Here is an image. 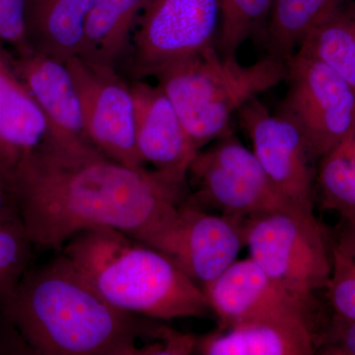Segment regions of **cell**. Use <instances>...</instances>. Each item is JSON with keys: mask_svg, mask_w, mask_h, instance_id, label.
Listing matches in <instances>:
<instances>
[{"mask_svg": "<svg viewBox=\"0 0 355 355\" xmlns=\"http://www.w3.org/2000/svg\"><path fill=\"white\" fill-rule=\"evenodd\" d=\"M135 139L144 164L158 171L188 179L198 153L169 98L158 85L135 81L132 85Z\"/></svg>", "mask_w": 355, "mask_h": 355, "instance_id": "13", "label": "cell"}, {"mask_svg": "<svg viewBox=\"0 0 355 355\" xmlns=\"http://www.w3.org/2000/svg\"><path fill=\"white\" fill-rule=\"evenodd\" d=\"M93 0H26L29 51L67 62L79 57Z\"/></svg>", "mask_w": 355, "mask_h": 355, "instance_id": "17", "label": "cell"}, {"mask_svg": "<svg viewBox=\"0 0 355 355\" xmlns=\"http://www.w3.org/2000/svg\"><path fill=\"white\" fill-rule=\"evenodd\" d=\"M26 0H0V44L14 55L29 51L26 41Z\"/></svg>", "mask_w": 355, "mask_h": 355, "instance_id": "25", "label": "cell"}, {"mask_svg": "<svg viewBox=\"0 0 355 355\" xmlns=\"http://www.w3.org/2000/svg\"><path fill=\"white\" fill-rule=\"evenodd\" d=\"M83 111L88 141L107 157L135 169L146 168L137 150L132 86L114 67L74 58L67 62Z\"/></svg>", "mask_w": 355, "mask_h": 355, "instance_id": "10", "label": "cell"}, {"mask_svg": "<svg viewBox=\"0 0 355 355\" xmlns=\"http://www.w3.org/2000/svg\"><path fill=\"white\" fill-rule=\"evenodd\" d=\"M196 352L205 355H310L316 352V336L308 318H256L197 338Z\"/></svg>", "mask_w": 355, "mask_h": 355, "instance_id": "15", "label": "cell"}, {"mask_svg": "<svg viewBox=\"0 0 355 355\" xmlns=\"http://www.w3.org/2000/svg\"><path fill=\"white\" fill-rule=\"evenodd\" d=\"M243 246V221L187 200L158 251L203 289L237 261Z\"/></svg>", "mask_w": 355, "mask_h": 355, "instance_id": "11", "label": "cell"}, {"mask_svg": "<svg viewBox=\"0 0 355 355\" xmlns=\"http://www.w3.org/2000/svg\"><path fill=\"white\" fill-rule=\"evenodd\" d=\"M214 142L191 162L188 179L195 191L189 202L240 221L291 209L273 188L253 151L232 132Z\"/></svg>", "mask_w": 355, "mask_h": 355, "instance_id": "6", "label": "cell"}, {"mask_svg": "<svg viewBox=\"0 0 355 355\" xmlns=\"http://www.w3.org/2000/svg\"><path fill=\"white\" fill-rule=\"evenodd\" d=\"M273 0H219L220 25L216 48L225 58H236L248 40L265 36Z\"/></svg>", "mask_w": 355, "mask_h": 355, "instance_id": "23", "label": "cell"}, {"mask_svg": "<svg viewBox=\"0 0 355 355\" xmlns=\"http://www.w3.org/2000/svg\"><path fill=\"white\" fill-rule=\"evenodd\" d=\"M327 355H355V319L334 315L330 323L316 336V352Z\"/></svg>", "mask_w": 355, "mask_h": 355, "instance_id": "26", "label": "cell"}, {"mask_svg": "<svg viewBox=\"0 0 355 355\" xmlns=\"http://www.w3.org/2000/svg\"><path fill=\"white\" fill-rule=\"evenodd\" d=\"M51 137L46 116L16 69L13 53L0 44V169L12 182L23 161Z\"/></svg>", "mask_w": 355, "mask_h": 355, "instance_id": "14", "label": "cell"}, {"mask_svg": "<svg viewBox=\"0 0 355 355\" xmlns=\"http://www.w3.org/2000/svg\"><path fill=\"white\" fill-rule=\"evenodd\" d=\"M12 184L33 244L58 252L95 227L116 229L159 250L190 197L188 179L128 167L87 142L53 137L23 161Z\"/></svg>", "mask_w": 355, "mask_h": 355, "instance_id": "1", "label": "cell"}, {"mask_svg": "<svg viewBox=\"0 0 355 355\" xmlns=\"http://www.w3.org/2000/svg\"><path fill=\"white\" fill-rule=\"evenodd\" d=\"M286 60L268 55L245 65L216 46L167 65L155 74L196 150L231 133L233 116L286 80Z\"/></svg>", "mask_w": 355, "mask_h": 355, "instance_id": "4", "label": "cell"}, {"mask_svg": "<svg viewBox=\"0 0 355 355\" xmlns=\"http://www.w3.org/2000/svg\"><path fill=\"white\" fill-rule=\"evenodd\" d=\"M33 246L22 219L0 221V309L9 302L29 270Z\"/></svg>", "mask_w": 355, "mask_h": 355, "instance_id": "24", "label": "cell"}, {"mask_svg": "<svg viewBox=\"0 0 355 355\" xmlns=\"http://www.w3.org/2000/svg\"><path fill=\"white\" fill-rule=\"evenodd\" d=\"M151 0H93L78 58L90 64L116 67Z\"/></svg>", "mask_w": 355, "mask_h": 355, "instance_id": "18", "label": "cell"}, {"mask_svg": "<svg viewBox=\"0 0 355 355\" xmlns=\"http://www.w3.org/2000/svg\"><path fill=\"white\" fill-rule=\"evenodd\" d=\"M331 273L327 297L334 315L355 319V222L343 220L330 234Z\"/></svg>", "mask_w": 355, "mask_h": 355, "instance_id": "22", "label": "cell"}, {"mask_svg": "<svg viewBox=\"0 0 355 355\" xmlns=\"http://www.w3.org/2000/svg\"><path fill=\"white\" fill-rule=\"evenodd\" d=\"M60 252L110 304L125 312L155 320L212 312L202 287L171 258L116 229L84 230Z\"/></svg>", "mask_w": 355, "mask_h": 355, "instance_id": "3", "label": "cell"}, {"mask_svg": "<svg viewBox=\"0 0 355 355\" xmlns=\"http://www.w3.org/2000/svg\"><path fill=\"white\" fill-rule=\"evenodd\" d=\"M286 64L288 90L277 113L302 130L320 160L355 128V89L300 49Z\"/></svg>", "mask_w": 355, "mask_h": 355, "instance_id": "7", "label": "cell"}, {"mask_svg": "<svg viewBox=\"0 0 355 355\" xmlns=\"http://www.w3.org/2000/svg\"><path fill=\"white\" fill-rule=\"evenodd\" d=\"M316 190L324 209L355 222V128L318 163Z\"/></svg>", "mask_w": 355, "mask_h": 355, "instance_id": "21", "label": "cell"}, {"mask_svg": "<svg viewBox=\"0 0 355 355\" xmlns=\"http://www.w3.org/2000/svg\"><path fill=\"white\" fill-rule=\"evenodd\" d=\"M21 219L12 182L0 169V221Z\"/></svg>", "mask_w": 355, "mask_h": 355, "instance_id": "27", "label": "cell"}, {"mask_svg": "<svg viewBox=\"0 0 355 355\" xmlns=\"http://www.w3.org/2000/svg\"><path fill=\"white\" fill-rule=\"evenodd\" d=\"M14 62L46 116L53 137L67 144H90L84 130L80 100L67 62L31 51L14 55Z\"/></svg>", "mask_w": 355, "mask_h": 355, "instance_id": "16", "label": "cell"}, {"mask_svg": "<svg viewBox=\"0 0 355 355\" xmlns=\"http://www.w3.org/2000/svg\"><path fill=\"white\" fill-rule=\"evenodd\" d=\"M203 291L220 329L256 318L295 315L310 319L313 307L273 282L252 258L235 261Z\"/></svg>", "mask_w": 355, "mask_h": 355, "instance_id": "12", "label": "cell"}, {"mask_svg": "<svg viewBox=\"0 0 355 355\" xmlns=\"http://www.w3.org/2000/svg\"><path fill=\"white\" fill-rule=\"evenodd\" d=\"M245 245L268 277L314 305L331 273L330 233L313 212L284 209L243 221Z\"/></svg>", "mask_w": 355, "mask_h": 355, "instance_id": "5", "label": "cell"}, {"mask_svg": "<svg viewBox=\"0 0 355 355\" xmlns=\"http://www.w3.org/2000/svg\"><path fill=\"white\" fill-rule=\"evenodd\" d=\"M1 312L38 355H141L139 340L155 331L110 304L60 252L26 272Z\"/></svg>", "mask_w": 355, "mask_h": 355, "instance_id": "2", "label": "cell"}, {"mask_svg": "<svg viewBox=\"0 0 355 355\" xmlns=\"http://www.w3.org/2000/svg\"><path fill=\"white\" fill-rule=\"evenodd\" d=\"M253 153L282 200L291 209L313 212L319 158L300 130L284 114L252 100L239 113Z\"/></svg>", "mask_w": 355, "mask_h": 355, "instance_id": "9", "label": "cell"}, {"mask_svg": "<svg viewBox=\"0 0 355 355\" xmlns=\"http://www.w3.org/2000/svg\"><path fill=\"white\" fill-rule=\"evenodd\" d=\"M299 49L328 64L355 89V0H345Z\"/></svg>", "mask_w": 355, "mask_h": 355, "instance_id": "20", "label": "cell"}, {"mask_svg": "<svg viewBox=\"0 0 355 355\" xmlns=\"http://www.w3.org/2000/svg\"><path fill=\"white\" fill-rule=\"evenodd\" d=\"M345 0H273L265 42L270 55L286 60Z\"/></svg>", "mask_w": 355, "mask_h": 355, "instance_id": "19", "label": "cell"}, {"mask_svg": "<svg viewBox=\"0 0 355 355\" xmlns=\"http://www.w3.org/2000/svg\"><path fill=\"white\" fill-rule=\"evenodd\" d=\"M219 25V0H151L132 36L133 72L154 76L216 46Z\"/></svg>", "mask_w": 355, "mask_h": 355, "instance_id": "8", "label": "cell"}]
</instances>
